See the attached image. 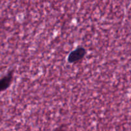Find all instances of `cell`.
Here are the masks:
<instances>
[{"label": "cell", "mask_w": 131, "mask_h": 131, "mask_svg": "<svg viewBox=\"0 0 131 131\" xmlns=\"http://www.w3.org/2000/svg\"><path fill=\"white\" fill-rule=\"evenodd\" d=\"M86 53L87 51L86 49L82 46H79L69 52L67 58V61L70 64L78 63L82 61L86 56Z\"/></svg>", "instance_id": "obj_1"}, {"label": "cell", "mask_w": 131, "mask_h": 131, "mask_svg": "<svg viewBox=\"0 0 131 131\" xmlns=\"http://www.w3.org/2000/svg\"><path fill=\"white\" fill-rule=\"evenodd\" d=\"M14 70H9L4 76L0 78V93L8 89L14 81Z\"/></svg>", "instance_id": "obj_2"}]
</instances>
